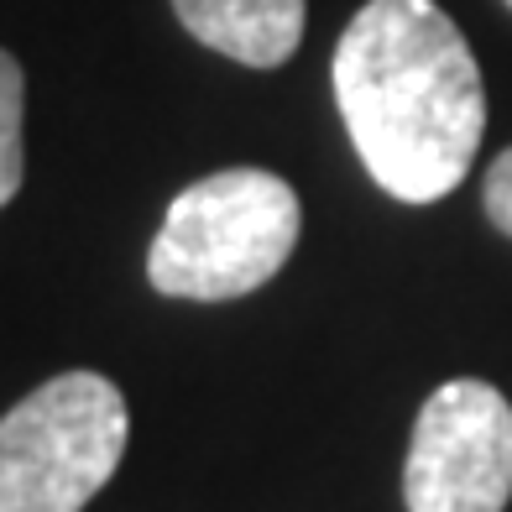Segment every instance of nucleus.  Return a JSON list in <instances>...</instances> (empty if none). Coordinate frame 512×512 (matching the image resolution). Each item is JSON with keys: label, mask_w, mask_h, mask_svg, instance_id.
<instances>
[{"label": "nucleus", "mask_w": 512, "mask_h": 512, "mask_svg": "<svg viewBox=\"0 0 512 512\" xmlns=\"http://www.w3.org/2000/svg\"><path fill=\"white\" fill-rule=\"evenodd\" d=\"M335 105L366 173L403 204H434L471 173L486 84L434 0H366L335 42Z\"/></svg>", "instance_id": "obj_1"}, {"label": "nucleus", "mask_w": 512, "mask_h": 512, "mask_svg": "<svg viewBox=\"0 0 512 512\" xmlns=\"http://www.w3.org/2000/svg\"><path fill=\"white\" fill-rule=\"evenodd\" d=\"M304 209L267 168H225L189 183L162 215L147 277L162 298L230 304L272 283L298 246Z\"/></svg>", "instance_id": "obj_2"}, {"label": "nucleus", "mask_w": 512, "mask_h": 512, "mask_svg": "<svg viewBox=\"0 0 512 512\" xmlns=\"http://www.w3.org/2000/svg\"><path fill=\"white\" fill-rule=\"evenodd\" d=\"M126 398L100 371H63L0 418V512H84L126 455Z\"/></svg>", "instance_id": "obj_3"}, {"label": "nucleus", "mask_w": 512, "mask_h": 512, "mask_svg": "<svg viewBox=\"0 0 512 512\" xmlns=\"http://www.w3.org/2000/svg\"><path fill=\"white\" fill-rule=\"evenodd\" d=\"M512 497V403L492 382L455 377L413 418L408 512H502Z\"/></svg>", "instance_id": "obj_4"}, {"label": "nucleus", "mask_w": 512, "mask_h": 512, "mask_svg": "<svg viewBox=\"0 0 512 512\" xmlns=\"http://www.w3.org/2000/svg\"><path fill=\"white\" fill-rule=\"evenodd\" d=\"M183 32L246 68H277L304 42V0H173Z\"/></svg>", "instance_id": "obj_5"}, {"label": "nucleus", "mask_w": 512, "mask_h": 512, "mask_svg": "<svg viewBox=\"0 0 512 512\" xmlns=\"http://www.w3.org/2000/svg\"><path fill=\"white\" fill-rule=\"evenodd\" d=\"M21 115H27V79H21V63L0 48V209L16 199L21 173H27V152H21Z\"/></svg>", "instance_id": "obj_6"}, {"label": "nucleus", "mask_w": 512, "mask_h": 512, "mask_svg": "<svg viewBox=\"0 0 512 512\" xmlns=\"http://www.w3.org/2000/svg\"><path fill=\"white\" fill-rule=\"evenodd\" d=\"M481 204H486V220H492L502 236H512V147L492 162V168H486Z\"/></svg>", "instance_id": "obj_7"}, {"label": "nucleus", "mask_w": 512, "mask_h": 512, "mask_svg": "<svg viewBox=\"0 0 512 512\" xmlns=\"http://www.w3.org/2000/svg\"><path fill=\"white\" fill-rule=\"evenodd\" d=\"M507 6H512V0H507Z\"/></svg>", "instance_id": "obj_8"}]
</instances>
